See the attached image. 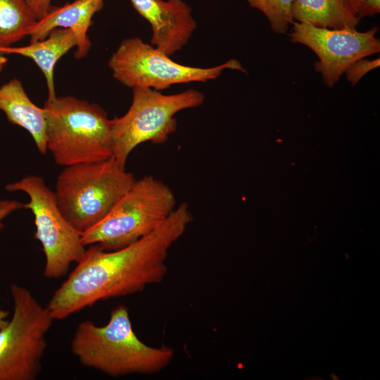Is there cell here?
Wrapping results in <instances>:
<instances>
[{"label":"cell","instance_id":"cell-1","mask_svg":"<svg viewBox=\"0 0 380 380\" xmlns=\"http://www.w3.org/2000/svg\"><path fill=\"white\" fill-rule=\"evenodd\" d=\"M192 220L184 201L157 229L129 246L115 251L88 246L46 305L54 320L66 319L98 301L139 293L162 281L167 272L168 251Z\"/></svg>","mask_w":380,"mask_h":380},{"label":"cell","instance_id":"cell-2","mask_svg":"<svg viewBox=\"0 0 380 380\" xmlns=\"http://www.w3.org/2000/svg\"><path fill=\"white\" fill-rule=\"evenodd\" d=\"M70 349L81 365L112 377L157 373L168 366L175 355L172 348L152 347L141 341L124 305L113 309L103 326L90 320L81 322L72 336Z\"/></svg>","mask_w":380,"mask_h":380},{"label":"cell","instance_id":"cell-3","mask_svg":"<svg viewBox=\"0 0 380 380\" xmlns=\"http://www.w3.org/2000/svg\"><path fill=\"white\" fill-rule=\"evenodd\" d=\"M46 146L62 166L113 156L111 119L96 103L72 96L47 99Z\"/></svg>","mask_w":380,"mask_h":380},{"label":"cell","instance_id":"cell-4","mask_svg":"<svg viewBox=\"0 0 380 380\" xmlns=\"http://www.w3.org/2000/svg\"><path fill=\"white\" fill-rule=\"evenodd\" d=\"M176 208L175 195L164 182L151 175L136 179L108 214L81 234L82 242L106 251L125 248L157 229Z\"/></svg>","mask_w":380,"mask_h":380},{"label":"cell","instance_id":"cell-5","mask_svg":"<svg viewBox=\"0 0 380 380\" xmlns=\"http://www.w3.org/2000/svg\"><path fill=\"white\" fill-rule=\"evenodd\" d=\"M135 179L112 156L65 166L53 192L61 213L82 234L108 214Z\"/></svg>","mask_w":380,"mask_h":380},{"label":"cell","instance_id":"cell-6","mask_svg":"<svg viewBox=\"0 0 380 380\" xmlns=\"http://www.w3.org/2000/svg\"><path fill=\"white\" fill-rule=\"evenodd\" d=\"M204 101V94L194 89L164 94L151 88H133L127 111L111 119L113 157L125 167L129 154L137 146L148 141L163 144L177 130L175 115L198 107Z\"/></svg>","mask_w":380,"mask_h":380},{"label":"cell","instance_id":"cell-7","mask_svg":"<svg viewBox=\"0 0 380 380\" xmlns=\"http://www.w3.org/2000/svg\"><path fill=\"white\" fill-rule=\"evenodd\" d=\"M13 314L0 329V380H34L42 369L46 336L54 319L25 287L10 288Z\"/></svg>","mask_w":380,"mask_h":380},{"label":"cell","instance_id":"cell-8","mask_svg":"<svg viewBox=\"0 0 380 380\" xmlns=\"http://www.w3.org/2000/svg\"><path fill=\"white\" fill-rule=\"evenodd\" d=\"M154 46L137 37L123 39L108 60L113 77L129 87H147L158 91L173 84L205 82L217 78L225 69L246 73L234 58L210 68L178 63Z\"/></svg>","mask_w":380,"mask_h":380},{"label":"cell","instance_id":"cell-9","mask_svg":"<svg viewBox=\"0 0 380 380\" xmlns=\"http://www.w3.org/2000/svg\"><path fill=\"white\" fill-rule=\"evenodd\" d=\"M6 189L21 191L29 197L23 208L30 210L34 215V238L40 242L45 255L44 277L57 279L64 276L70 264L77 263L82 258L86 246L82 242L81 233L60 211L54 192L42 177L36 175L8 184Z\"/></svg>","mask_w":380,"mask_h":380},{"label":"cell","instance_id":"cell-10","mask_svg":"<svg viewBox=\"0 0 380 380\" xmlns=\"http://www.w3.org/2000/svg\"><path fill=\"white\" fill-rule=\"evenodd\" d=\"M290 41L303 44L318 56L315 70L322 74L329 87L336 84L343 73L355 61L380 51L378 27L366 32L353 27L329 29L293 22Z\"/></svg>","mask_w":380,"mask_h":380},{"label":"cell","instance_id":"cell-11","mask_svg":"<svg viewBox=\"0 0 380 380\" xmlns=\"http://www.w3.org/2000/svg\"><path fill=\"white\" fill-rule=\"evenodd\" d=\"M129 1L151 25V44L169 56L189 42L197 27L192 10L184 0Z\"/></svg>","mask_w":380,"mask_h":380},{"label":"cell","instance_id":"cell-12","mask_svg":"<svg viewBox=\"0 0 380 380\" xmlns=\"http://www.w3.org/2000/svg\"><path fill=\"white\" fill-rule=\"evenodd\" d=\"M103 5L104 0H75L62 6L51 7L31 29L29 34L30 43L45 39L54 29H70L77 40L75 57L82 58L87 55L91 46L87 33L92 24V18Z\"/></svg>","mask_w":380,"mask_h":380},{"label":"cell","instance_id":"cell-13","mask_svg":"<svg viewBox=\"0 0 380 380\" xmlns=\"http://www.w3.org/2000/svg\"><path fill=\"white\" fill-rule=\"evenodd\" d=\"M0 110L11 123L30 133L39 153L47 152L44 109L30 100L18 79H13L0 87Z\"/></svg>","mask_w":380,"mask_h":380},{"label":"cell","instance_id":"cell-14","mask_svg":"<svg viewBox=\"0 0 380 380\" xmlns=\"http://www.w3.org/2000/svg\"><path fill=\"white\" fill-rule=\"evenodd\" d=\"M77 38L70 29L56 28L40 41L19 47L0 48V54L15 53L31 58L43 72L48 89L47 99L56 96L54 68L58 61L71 49L76 47Z\"/></svg>","mask_w":380,"mask_h":380},{"label":"cell","instance_id":"cell-15","mask_svg":"<svg viewBox=\"0 0 380 380\" xmlns=\"http://www.w3.org/2000/svg\"><path fill=\"white\" fill-rule=\"evenodd\" d=\"M291 15L298 22L329 29L355 28L360 21L345 0H293Z\"/></svg>","mask_w":380,"mask_h":380},{"label":"cell","instance_id":"cell-16","mask_svg":"<svg viewBox=\"0 0 380 380\" xmlns=\"http://www.w3.org/2000/svg\"><path fill=\"white\" fill-rule=\"evenodd\" d=\"M37 21L25 0H0V48L29 36Z\"/></svg>","mask_w":380,"mask_h":380},{"label":"cell","instance_id":"cell-17","mask_svg":"<svg viewBox=\"0 0 380 380\" xmlns=\"http://www.w3.org/2000/svg\"><path fill=\"white\" fill-rule=\"evenodd\" d=\"M249 6L260 11L267 18L272 30L285 34L293 19L291 7L293 0H246Z\"/></svg>","mask_w":380,"mask_h":380},{"label":"cell","instance_id":"cell-18","mask_svg":"<svg viewBox=\"0 0 380 380\" xmlns=\"http://www.w3.org/2000/svg\"><path fill=\"white\" fill-rule=\"evenodd\" d=\"M380 58L368 60L360 58L353 63L345 71L346 78L353 85H355L367 72L379 67Z\"/></svg>","mask_w":380,"mask_h":380},{"label":"cell","instance_id":"cell-19","mask_svg":"<svg viewBox=\"0 0 380 380\" xmlns=\"http://www.w3.org/2000/svg\"><path fill=\"white\" fill-rule=\"evenodd\" d=\"M380 12V0H361L355 15L360 20L362 18L373 15Z\"/></svg>","mask_w":380,"mask_h":380},{"label":"cell","instance_id":"cell-20","mask_svg":"<svg viewBox=\"0 0 380 380\" xmlns=\"http://www.w3.org/2000/svg\"><path fill=\"white\" fill-rule=\"evenodd\" d=\"M23 208V204L14 200L0 199V230L4 227L3 220L13 212Z\"/></svg>","mask_w":380,"mask_h":380},{"label":"cell","instance_id":"cell-21","mask_svg":"<svg viewBox=\"0 0 380 380\" xmlns=\"http://www.w3.org/2000/svg\"><path fill=\"white\" fill-rule=\"evenodd\" d=\"M37 20L42 18L51 8V0H25Z\"/></svg>","mask_w":380,"mask_h":380},{"label":"cell","instance_id":"cell-22","mask_svg":"<svg viewBox=\"0 0 380 380\" xmlns=\"http://www.w3.org/2000/svg\"><path fill=\"white\" fill-rule=\"evenodd\" d=\"M8 314L9 313L7 311L0 310V329L3 328L7 324L8 322V320H7Z\"/></svg>","mask_w":380,"mask_h":380},{"label":"cell","instance_id":"cell-23","mask_svg":"<svg viewBox=\"0 0 380 380\" xmlns=\"http://www.w3.org/2000/svg\"><path fill=\"white\" fill-rule=\"evenodd\" d=\"M351 11L355 15L357 7L361 0H345Z\"/></svg>","mask_w":380,"mask_h":380},{"label":"cell","instance_id":"cell-24","mask_svg":"<svg viewBox=\"0 0 380 380\" xmlns=\"http://www.w3.org/2000/svg\"><path fill=\"white\" fill-rule=\"evenodd\" d=\"M7 61H8L7 58L3 56V54H0V72H1L4 65L7 63Z\"/></svg>","mask_w":380,"mask_h":380}]
</instances>
